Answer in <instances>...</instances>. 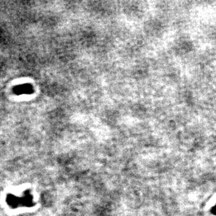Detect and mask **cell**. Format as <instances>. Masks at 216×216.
I'll return each mask as SVG.
<instances>
[{"label":"cell","instance_id":"cell-1","mask_svg":"<svg viewBox=\"0 0 216 216\" xmlns=\"http://www.w3.org/2000/svg\"><path fill=\"white\" fill-rule=\"evenodd\" d=\"M31 91V88L29 86H20L19 88V89L17 90V91H19L20 93L21 92H28V91Z\"/></svg>","mask_w":216,"mask_h":216}]
</instances>
